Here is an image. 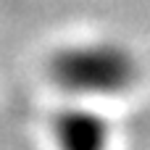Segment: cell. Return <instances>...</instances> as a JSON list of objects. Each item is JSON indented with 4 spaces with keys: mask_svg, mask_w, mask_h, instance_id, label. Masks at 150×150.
I'll return each mask as SVG.
<instances>
[{
    "mask_svg": "<svg viewBox=\"0 0 150 150\" xmlns=\"http://www.w3.org/2000/svg\"><path fill=\"white\" fill-rule=\"evenodd\" d=\"M50 79L74 95L113 98L137 84L140 63L134 53L119 42H76L61 47L50 58Z\"/></svg>",
    "mask_w": 150,
    "mask_h": 150,
    "instance_id": "6da1fadb",
    "label": "cell"
},
{
    "mask_svg": "<svg viewBox=\"0 0 150 150\" xmlns=\"http://www.w3.org/2000/svg\"><path fill=\"white\" fill-rule=\"evenodd\" d=\"M61 150H105L111 142L108 121L90 108H63L53 124Z\"/></svg>",
    "mask_w": 150,
    "mask_h": 150,
    "instance_id": "7a4b0ae2",
    "label": "cell"
}]
</instances>
